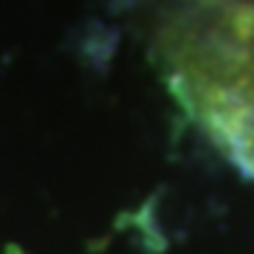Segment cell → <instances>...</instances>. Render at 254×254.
Masks as SVG:
<instances>
[{"label": "cell", "mask_w": 254, "mask_h": 254, "mask_svg": "<svg viewBox=\"0 0 254 254\" xmlns=\"http://www.w3.org/2000/svg\"><path fill=\"white\" fill-rule=\"evenodd\" d=\"M226 3H235V6H246V9H254V0H226Z\"/></svg>", "instance_id": "obj_1"}]
</instances>
